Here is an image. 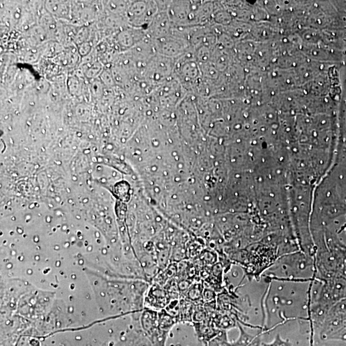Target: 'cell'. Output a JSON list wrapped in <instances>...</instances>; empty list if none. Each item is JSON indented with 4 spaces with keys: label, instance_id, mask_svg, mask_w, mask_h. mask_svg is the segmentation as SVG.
Masks as SVG:
<instances>
[{
    "label": "cell",
    "instance_id": "cell-2",
    "mask_svg": "<svg viewBox=\"0 0 346 346\" xmlns=\"http://www.w3.org/2000/svg\"><path fill=\"white\" fill-rule=\"evenodd\" d=\"M160 286L156 285L150 288L149 294L148 295V302L151 306V308H155L157 299V308L161 309L166 307L167 305V299L164 291L160 289Z\"/></svg>",
    "mask_w": 346,
    "mask_h": 346
},
{
    "label": "cell",
    "instance_id": "cell-3",
    "mask_svg": "<svg viewBox=\"0 0 346 346\" xmlns=\"http://www.w3.org/2000/svg\"><path fill=\"white\" fill-rule=\"evenodd\" d=\"M46 7L49 12L58 17H66L70 12V3L67 1H48Z\"/></svg>",
    "mask_w": 346,
    "mask_h": 346
},
{
    "label": "cell",
    "instance_id": "cell-5",
    "mask_svg": "<svg viewBox=\"0 0 346 346\" xmlns=\"http://www.w3.org/2000/svg\"><path fill=\"white\" fill-rule=\"evenodd\" d=\"M102 71V66L101 64L96 63L92 64V66H90L86 72V76L88 79H93L96 77L97 75L100 74Z\"/></svg>",
    "mask_w": 346,
    "mask_h": 346
},
{
    "label": "cell",
    "instance_id": "cell-1",
    "mask_svg": "<svg viewBox=\"0 0 346 346\" xmlns=\"http://www.w3.org/2000/svg\"><path fill=\"white\" fill-rule=\"evenodd\" d=\"M237 326L240 330V336L236 342L230 343V346H261V341L260 334L252 336L248 334L243 329L242 326L237 323Z\"/></svg>",
    "mask_w": 346,
    "mask_h": 346
},
{
    "label": "cell",
    "instance_id": "cell-6",
    "mask_svg": "<svg viewBox=\"0 0 346 346\" xmlns=\"http://www.w3.org/2000/svg\"><path fill=\"white\" fill-rule=\"evenodd\" d=\"M90 52V45L89 43H82L79 47V52L82 55H86Z\"/></svg>",
    "mask_w": 346,
    "mask_h": 346
},
{
    "label": "cell",
    "instance_id": "cell-4",
    "mask_svg": "<svg viewBox=\"0 0 346 346\" xmlns=\"http://www.w3.org/2000/svg\"><path fill=\"white\" fill-rule=\"evenodd\" d=\"M261 346H292V344L289 340H284L279 335H276L271 343H262Z\"/></svg>",
    "mask_w": 346,
    "mask_h": 346
}]
</instances>
